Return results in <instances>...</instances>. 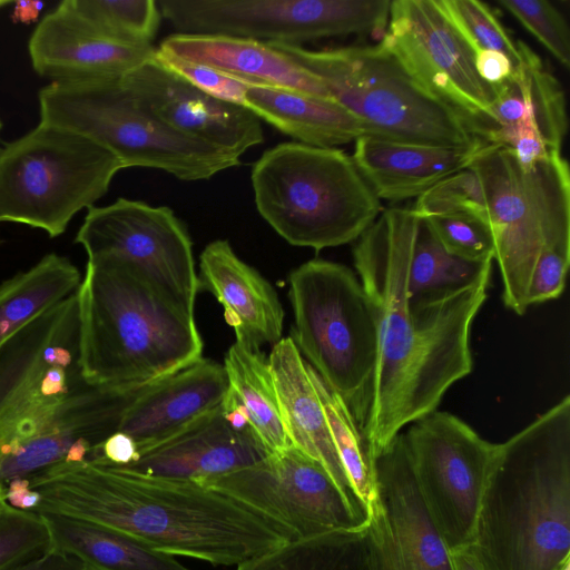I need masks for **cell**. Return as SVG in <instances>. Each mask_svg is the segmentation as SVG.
<instances>
[{
    "label": "cell",
    "instance_id": "cell-36",
    "mask_svg": "<svg viewBox=\"0 0 570 570\" xmlns=\"http://www.w3.org/2000/svg\"><path fill=\"white\" fill-rule=\"evenodd\" d=\"M448 18L476 50L499 51L518 61L517 45L489 6L478 0H438Z\"/></svg>",
    "mask_w": 570,
    "mask_h": 570
},
{
    "label": "cell",
    "instance_id": "cell-33",
    "mask_svg": "<svg viewBox=\"0 0 570 570\" xmlns=\"http://www.w3.org/2000/svg\"><path fill=\"white\" fill-rule=\"evenodd\" d=\"M102 36L127 45H151L161 14L154 0H66Z\"/></svg>",
    "mask_w": 570,
    "mask_h": 570
},
{
    "label": "cell",
    "instance_id": "cell-26",
    "mask_svg": "<svg viewBox=\"0 0 570 570\" xmlns=\"http://www.w3.org/2000/svg\"><path fill=\"white\" fill-rule=\"evenodd\" d=\"M244 107L301 144L335 148L364 135L363 124L334 99L244 81Z\"/></svg>",
    "mask_w": 570,
    "mask_h": 570
},
{
    "label": "cell",
    "instance_id": "cell-35",
    "mask_svg": "<svg viewBox=\"0 0 570 570\" xmlns=\"http://www.w3.org/2000/svg\"><path fill=\"white\" fill-rule=\"evenodd\" d=\"M412 209L422 217L465 214L489 223L484 190L470 165L419 196Z\"/></svg>",
    "mask_w": 570,
    "mask_h": 570
},
{
    "label": "cell",
    "instance_id": "cell-16",
    "mask_svg": "<svg viewBox=\"0 0 570 570\" xmlns=\"http://www.w3.org/2000/svg\"><path fill=\"white\" fill-rule=\"evenodd\" d=\"M75 243L88 259L121 261L194 308L199 291L193 245L185 225L167 206L118 198L87 209Z\"/></svg>",
    "mask_w": 570,
    "mask_h": 570
},
{
    "label": "cell",
    "instance_id": "cell-6",
    "mask_svg": "<svg viewBox=\"0 0 570 570\" xmlns=\"http://www.w3.org/2000/svg\"><path fill=\"white\" fill-rule=\"evenodd\" d=\"M267 43L316 76L332 99L363 124L365 136L438 147L488 144L381 42L326 50Z\"/></svg>",
    "mask_w": 570,
    "mask_h": 570
},
{
    "label": "cell",
    "instance_id": "cell-7",
    "mask_svg": "<svg viewBox=\"0 0 570 570\" xmlns=\"http://www.w3.org/2000/svg\"><path fill=\"white\" fill-rule=\"evenodd\" d=\"M40 121L75 131L109 150L122 169L146 167L180 180H204L240 158L190 139L156 117L121 78L51 81L38 92Z\"/></svg>",
    "mask_w": 570,
    "mask_h": 570
},
{
    "label": "cell",
    "instance_id": "cell-25",
    "mask_svg": "<svg viewBox=\"0 0 570 570\" xmlns=\"http://www.w3.org/2000/svg\"><path fill=\"white\" fill-rule=\"evenodd\" d=\"M268 363L291 443L317 461L350 499L364 507L336 454L308 363L291 336L273 345Z\"/></svg>",
    "mask_w": 570,
    "mask_h": 570
},
{
    "label": "cell",
    "instance_id": "cell-1",
    "mask_svg": "<svg viewBox=\"0 0 570 570\" xmlns=\"http://www.w3.org/2000/svg\"><path fill=\"white\" fill-rule=\"evenodd\" d=\"M417 214L387 207L357 238L353 261L376 322L377 356L362 434L373 460L402 429L436 411L445 392L473 368L472 323L490 278L440 302L406 298Z\"/></svg>",
    "mask_w": 570,
    "mask_h": 570
},
{
    "label": "cell",
    "instance_id": "cell-19",
    "mask_svg": "<svg viewBox=\"0 0 570 570\" xmlns=\"http://www.w3.org/2000/svg\"><path fill=\"white\" fill-rule=\"evenodd\" d=\"M151 45L111 40L62 1L32 31L28 52L33 70L58 82L122 78L155 57Z\"/></svg>",
    "mask_w": 570,
    "mask_h": 570
},
{
    "label": "cell",
    "instance_id": "cell-14",
    "mask_svg": "<svg viewBox=\"0 0 570 570\" xmlns=\"http://www.w3.org/2000/svg\"><path fill=\"white\" fill-rule=\"evenodd\" d=\"M403 433L420 495L451 551L470 547L497 443L434 411Z\"/></svg>",
    "mask_w": 570,
    "mask_h": 570
},
{
    "label": "cell",
    "instance_id": "cell-43",
    "mask_svg": "<svg viewBox=\"0 0 570 570\" xmlns=\"http://www.w3.org/2000/svg\"><path fill=\"white\" fill-rule=\"evenodd\" d=\"M9 570H86L83 563L75 556L50 549L46 553L22 562Z\"/></svg>",
    "mask_w": 570,
    "mask_h": 570
},
{
    "label": "cell",
    "instance_id": "cell-9",
    "mask_svg": "<svg viewBox=\"0 0 570 570\" xmlns=\"http://www.w3.org/2000/svg\"><path fill=\"white\" fill-rule=\"evenodd\" d=\"M121 169L118 158L92 140L40 121L0 148V223L57 237L80 210L95 206Z\"/></svg>",
    "mask_w": 570,
    "mask_h": 570
},
{
    "label": "cell",
    "instance_id": "cell-28",
    "mask_svg": "<svg viewBox=\"0 0 570 570\" xmlns=\"http://www.w3.org/2000/svg\"><path fill=\"white\" fill-rule=\"evenodd\" d=\"M80 282L78 268L56 253L3 282L0 285V346L73 294Z\"/></svg>",
    "mask_w": 570,
    "mask_h": 570
},
{
    "label": "cell",
    "instance_id": "cell-31",
    "mask_svg": "<svg viewBox=\"0 0 570 570\" xmlns=\"http://www.w3.org/2000/svg\"><path fill=\"white\" fill-rule=\"evenodd\" d=\"M364 527L291 540L235 570H367Z\"/></svg>",
    "mask_w": 570,
    "mask_h": 570
},
{
    "label": "cell",
    "instance_id": "cell-11",
    "mask_svg": "<svg viewBox=\"0 0 570 570\" xmlns=\"http://www.w3.org/2000/svg\"><path fill=\"white\" fill-rule=\"evenodd\" d=\"M76 292L0 346V473L86 383Z\"/></svg>",
    "mask_w": 570,
    "mask_h": 570
},
{
    "label": "cell",
    "instance_id": "cell-22",
    "mask_svg": "<svg viewBox=\"0 0 570 570\" xmlns=\"http://www.w3.org/2000/svg\"><path fill=\"white\" fill-rule=\"evenodd\" d=\"M199 267V289L212 293L223 305L235 343L259 351L282 338L284 311L274 287L236 255L228 240L209 243Z\"/></svg>",
    "mask_w": 570,
    "mask_h": 570
},
{
    "label": "cell",
    "instance_id": "cell-27",
    "mask_svg": "<svg viewBox=\"0 0 570 570\" xmlns=\"http://www.w3.org/2000/svg\"><path fill=\"white\" fill-rule=\"evenodd\" d=\"M51 549L77 557L86 570H190L174 556L114 529L55 513H40Z\"/></svg>",
    "mask_w": 570,
    "mask_h": 570
},
{
    "label": "cell",
    "instance_id": "cell-10",
    "mask_svg": "<svg viewBox=\"0 0 570 570\" xmlns=\"http://www.w3.org/2000/svg\"><path fill=\"white\" fill-rule=\"evenodd\" d=\"M470 166L487 199L503 303L523 315L531 275L547 238L570 227L569 165L557 151L524 169L509 149L489 144Z\"/></svg>",
    "mask_w": 570,
    "mask_h": 570
},
{
    "label": "cell",
    "instance_id": "cell-38",
    "mask_svg": "<svg viewBox=\"0 0 570 570\" xmlns=\"http://www.w3.org/2000/svg\"><path fill=\"white\" fill-rule=\"evenodd\" d=\"M425 218L450 254L471 262L494 259V239L487 220L465 214Z\"/></svg>",
    "mask_w": 570,
    "mask_h": 570
},
{
    "label": "cell",
    "instance_id": "cell-3",
    "mask_svg": "<svg viewBox=\"0 0 570 570\" xmlns=\"http://www.w3.org/2000/svg\"><path fill=\"white\" fill-rule=\"evenodd\" d=\"M470 549L483 570H570V396L497 443Z\"/></svg>",
    "mask_w": 570,
    "mask_h": 570
},
{
    "label": "cell",
    "instance_id": "cell-47",
    "mask_svg": "<svg viewBox=\"0 0 570 570\" xmlns=\"http://www.w3.org/2000/svg\"><path fill=\"white\" fill-rule=\"evenodd\" d=\"M4 492H6V485L0 483V503L4 498Z\"/></svg>",
    "mask_w": 570,
    "mask_h": 570
},
{
    "label": "cell",
    "instance_id": "cell-13",
    "mask_svg": "<svg viewBox=\"0 0 570 570\" xmlns=\"http://www.w3.org/2000/svg\"><path fill=\"white\" fill-rule=\"evenodd\" d=\"M196 482L281 525L292 540L361 529L367 519V510L293 444L250 465Z\"/></svg>",
    "mask_w": 570,
    "mask_h": 570
},
{
    "label": "cell",
    "instance_id": "cell-8",
    "mask_svg": "<svg viewBox=\"0 0 570 570\" xmlns=\"http://www.w3.org/2000/svg\"><path fill=\"white\" fill-rule=\"evenodd\" d=\"M292 340L325 384L363 424L377 356L370 299L345 265L308 261L289 275Z\"/></svg>",
    "mask_w": 570,
    "mask_h": 570
},
{
    "label": "cell",
    "instance_id": "cell-46",
    "mask_svg": "<svg viewBox=\"0 0 570 570\" xmlns=\"http://www.w3.org/2000/svg\"><path fill=\"white\" fill-rule=\"evenodd\" d=\"M453 570H483L470 547L451 551Z\"/></svg>",
    "mask_w": 570,
    "mask_h": 570
},
{
    "label": "cell",
    "instance_id": "cell-44",
    "mask_svg": "<svg viewBox=\"0 0 570 570\" xmlns=\"http://www.w3.org/2000/svg\"><path fill=\"white\" fill-rule=\"evenodd\" d=\"M6 501L13 508L23 511H36L41 503V495L31 488L27 478L11 480L6 485Z\"/></svg>",
    "mask_w": 570,
    "mask_h": 570
},
{
    "label": "cell",
    "instance_id": "cell-17",
    "mask_svg": "<svg viewBox=\"0 0 570 570\" xmlns=\"http://www.w3.org/2000/svg\"><path fill=\"white\" fill-rule=\"evenodd\" d=\"M363 530L367 570H453L451 550L420 495L403 433L374 460Z\"/></svg>",
    "mask_w": 570,
    "mask_h": 570
},
{
    "label": "cell",
    "instance_id": "cell-20",
    "mask_svg": "<svg viewBox=\"0 0 570 570\" xmlns=\"http://www.w3.org/2000/svg\"><path fill=\"white\" fill-rule=\"evenodd\" d=\"M515 45L518 61L510 76L495 86L491 106L495 130L489 144L508 149L543 146L561 151L568 131L561 83L527 43L518 40Z\"/></svg>",
    "mask_w": 570,
    "mask_h": 570
},
{
    "label": "cell",
    "instance_id": "cell-30",
    "mask_svg": "<svg viewBox=\"0 0 570 570\" xmlns=\"http://www.w3.org/2000/svg\"><path fill=\"white\" fill-rule=\"evenodd\" d=\"M224 368L227 391L245 410L266 451L273 453L289 446L268 357L235 343L225 356Z\"/></svg>",
    "mask_w": 570,
    "mask_h": 570
},
{
    "label": "cell",
    "instance_id": "cell-41",
    "mask_svg": "<svg viewBox=\"0 0 570 570\" xmlns=\"http://www.w3.org/2000/svg\"><path fill=\"white\" fill-rule=\"evenodd\" d=\"M139 459V450L136 442L125 433H114L98 448L96 455L90 461H97L116 466H126Z\"/></svg>",
    "mask_w": 570,
    "mask_h": 570
},
{
    "label": "cell",
    "instance_id": "cell-21",
    "mask_svg": "<svg viewBox=\"0 0 570 570\" xmlns=\"http://www.w3.org/2000/svg\"><path fill=\"white\" fill-rule=\"evenodd\" d=\"M268 452L252 429H236L222 402L124 470L148 476L200 481L250 465ZM116 466V465H115Z\"/></svg>",
    "mask_w": 570,
    "mask_h": 570
},
{
    "label": "cell",
    "instance_id": "cell-29",
    "mask_svg": "<svg viewBox=\"0 0 570 570\" xmlns=\"http://www.w3.org/2000/svg\"><path fill=\"white\" fill-rule=\"evenodd\" d=\"M492 262H471L450 254L425 217L417 214L406 282L411 306L440 302L490 278Z\"/></svg>",
    "mask_w": 570,
    "mask_h": 570
},
{
    "label": "cell",
    "instance_id": "cell-12",
    "mask_svg": "<svg viewBox=\"0 0 570 570\" xmlns=\"http://www.w3.org/2000/svg\"><path fill=\"white\" fill-rule=\"evenodd\" d=\"M390 0H159L178 33L223 35L301 46L352 33L384 35Z\"/></svg>",
    "mask_w": 570,
    "mask_h": 570
},
{
    "label": "cell",
    "instance_id": "cell-45",
    "mask_svg": "<svg viewBox=\"0 0 570 570\" xmlns=\"http://www.w3.org/2000/svg\"><path fill=\"white\" fill-rule=\"evenodd\" d=\"M13 6L12 20L14 22L31 23L38 19L45 3L33 0H20L14 1Z\"/></svg>",
    "mask_w": 570,
    "mask_h": 570
},
{
    "label": "cell",
    "instance_id": "cell-5",
    "mask_svg": "<svg viewBox=\"0 0 570 570\" xmlns=\"http://www.w3.org/2000/svg\"><path fill=\"white\" fill-rule=\"evenodd\" d=\"M259 215L287 243L321 250L354 240L382 210L381 200L338 148L283 142L252 168Z\"/></svg>",
    "mask_w": 570,
    "mask_h": 570
},
{
    "label": "cell",
    "instance_id": "cell-37",
    "mask_svg": "<svg viewBox=\"0 0 570 570\" xmlns=\"http://www.w3.org/2000/svg\"><path fill=\"white\" fill-rule=\"evenodd\" d=\"M556 59L570 67V31L561 11L547 0H499Z\"/></svg>",
    "mask_w": 570,
    "mask_h": 570
},
{
    "label": "cell",
    "instance_id": "cell-15",
    "mask_svg": "<svg viewBox=\"0 0 570 570\" xmlns=\"http://www.w3.org/2000/svg\"><path fill=\"white\" fill-rule=\"evenodd\" d=\"M382 40L411 75L446 104L472 134L489 144L495 130L491 106L495 86L475 68L476 50L456 29L438 0H394Z\"/></svg>",
    "mask_w": 570,
    "mask_h": 570
},
{
    "label": "cell",
    "instance_id": "cell-2",
    "mask_svg": "<svg viewBox=\"0 0 570 570\" xmlns=\"http://www.w3.org/2000/svg\"><path fill=\"white\" fill-rule=\"evenodd\" d=\"M35 512L124 532L170 556L238 566L292 540L281 525L196 481L97 462H61L29 479Z\"/></svg>",
    "mask_w": 570,
    "mask_h": 570
},
{
    "label": "cell",
    "instance_id": "cell-34",
    "mask_svg": "<svg viewBox=\"0 0 570 570\" xmlns=\"http://www.w3.org/2000/svg\"><path fill=\"white\" fill-rule=\"evenodd\" d=\"M51 549V539L42 515L0 503V570H9Z\"/></svg>",
    "mask_w": 570,
    "mask_h": 570
},
{
    "label": "cell",
    "instance_id": "cell-32",
    "mask_svg": "<svg viewBox=\"0 0 570 570\" xmlns=\"http://www.w3.org/2000/svg\"><path fill=\"white\" fill-rule=\"evenodd\" d=\"M308 371L322 403L330 435L351 487L367 510L374 490V460L362 431L344 400L331 390L315 370Z\"/></svg>",
    "mask_w": 570,
    "mask_h": 570
},
{
    "label": "cell",
    "instance_id": "cell-4",
    "mask_svg": "<svg viewBox=\"0 0 570 570\" xmlns=\"http://www.w3.org/2000/svg\"><path fill=\"white\" fill-rule=\"evenodd\" d=\"M76 294L86 384L150 383L203 357L194 308L137 268L114 258L88 259Z\"/></svg>",
    "mask_w": 570,
    "mask_h": 570
},
{
    "label": "cell",
    "instance_id": "cell-39",
    "mask_svg": "<svg viewBox=\"0 0 570 570\" xmlns=\"http://www.w3.org/2000/svg\"><path fill=\"white\" fill-rule=\"evenodd\" d=\"M569 265L570 227H566L550 235L540 252L528 288L529 306L563 293Z\"/></svg>",
    "mask_w": 570,
    "mask_h": 570
},
{
    "label": "cell",
    "instance_id": "cell-18",
    "mask_svg": "<svg viewBox=\"0 0 570 570\" xmlns=\"http://www.w3.org/2000/svg\"><path fill=\"white\" fill-rule=\"evenodd\" d=\"M121 80L156 117L190 139L239 158L264 141L261 119L249 109L208 96L156 56Z\"/></svg>",
    "mask_w": 570,
    "mask_h": 570
},
{
    "label": "cell",
    "instance_id": "cell-48",
    "mask_svg": "<svg viewBox=\"0 0 570 570\" xmlns=\"http://www.w3.org/2000/svg\"><path fill=\"white\" fill-rule=\"evenodd\" d=\"M14 2V1H13ZM13 2L0 0V9H2L6 6L13 4Z\"/></svg>",
    "mask_w": 570,
    "mask_h": 570
},
{
    "label": "cell",
    "instance_id": "cell-23",
    "mask_svg": "<svg viewBox=\"0 0 570 570\" xmlns=\"http://www.w3.org/2000/svg\"><path fill=\"white\" fill-rule=\"evenodd\" d=\"M352 159L381 200L419 197L448 176L468 167L487 145L438 147L361 136Z\"/></svg>",
    "mask_w": 570,
    "mask_h": 570
},
{
    "label": "cell",
    "instance_id": "cell-24",
    "mask_svg": "<svg viewBox=\"0 0 570 570\" xmlns=\"http://www.w3.org/2000/svg\"><path fill=\"white\" fill-rule=\"evenodd\" d=\"M159 52L214 68L243 81L266 83L332 99L323 82L265 41L223 36L175 33Z\"/></svg>",
    "mask_w": 570,
    "mask_h": 570
},
{
    "label": "cell",
    "instance_id": "cell-49",
    "mask_svg": "<svg viewBox=\"0 0 570 570\" xmlns=\"http://www.w3.org/2000/svg\"><path fill=\"white\" fill-rule=\"evenodd\" d=\"M1 127H2V122H1V120H0V130H1Z\"/></svg>",
    "mask_w": 570,
    "mask_h": 570
},
{
    "label": "cell",
    "instance_id": "cell-42",
    "mask_svg": "<svg viewBox=\"0 0 570 570\" xmlns=\"http://www.w3.org/2000/svg\"><path fill=\"white\" fill-rule=\"evenodd\" d=\"M475 68L483 81L498 86L510 76L513 63L502 52L482 50L476 53Z\"/></svg>",
    "mask_w": 570,
    "mask_h": 570
},
{
    "label": "cell",
    "instance_id": "cell-40",
    "mask_svg": "<svg viewBox=\"0 0 570 570\" xmlns=\"http://www.w3.org/2000/svg\"><path fill=\"white\" fill-rule=\"evenodd\" d=\"M155 56L160 63L200 91L222 101L244 107L243 80L202 63L164 55L158 49Z\"/></svg>",
    "mask_w": 570,
    "mask_h": 570
}]
</instances>
